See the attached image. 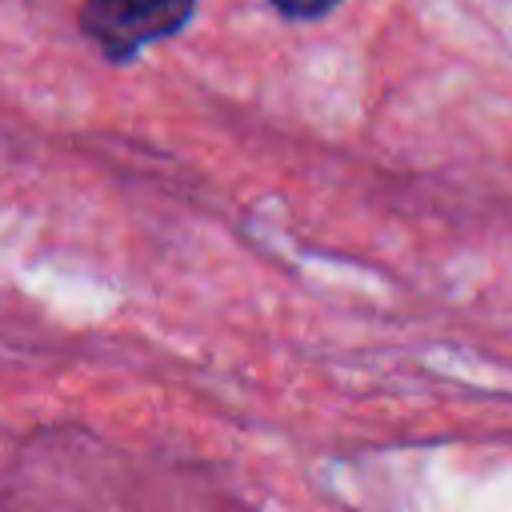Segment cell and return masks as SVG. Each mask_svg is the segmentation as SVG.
I'll list each match as a JSON object with an SVG mask.
<instances>
[{
  "label": "cell",
  "instance_id": "cell-1",
  "mask_svg": "<svg viewBox=\"0 0 512 512\" xmlns=\"http://www.w3.org/2000/svg\"><path fill=\"white\" fill-rule=\"evenodd\" d=\"M196 12V0H84L80 32L116 64L140 56L148 44L176 36Z\"/></svg>",
  "mask_w": 512,
  "mask_h": 512
},
{
  "label": "cell",
  "instance_id": "cell-2",
  "mask_svg": "<svg viewBox=\"0 0 512 512\" xmlns=\"http://www.w3.org/2000/svg\"><path fill=\"white\" fill-rule=\"evenodd\" d=\"M284 20H320L328 16L340 0H268Z\"/></svg>",
  "mask_w": 512,
  "mask_h": 512
}]
</instances>
